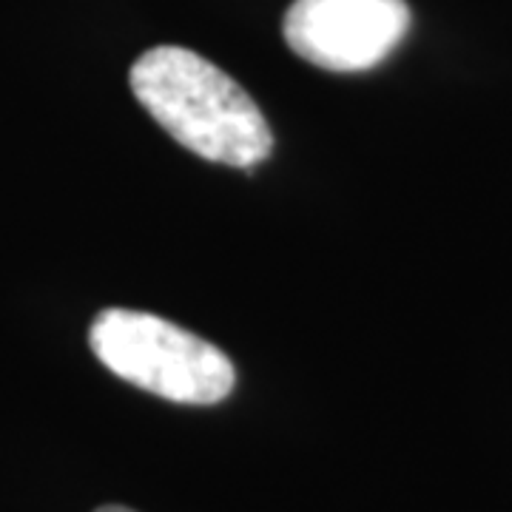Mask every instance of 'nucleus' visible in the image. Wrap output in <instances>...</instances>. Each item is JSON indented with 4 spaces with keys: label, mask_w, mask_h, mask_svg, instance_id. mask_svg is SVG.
<instances>
[{
    "label": "nucleus",
    "mask_w": 512,
    "mask_h": 512,
    "mask_svg": "<svg viewBox=\"0 0 512 512\" xmlns=\"http://www.w3.org/2000/svg\"><path fill=\"white\" fill-rule=\"evenodd\" d=\"M131 92L165 134L202 160L254 168L274 148L254 97L191 49L157 46L140 55Z\"/></svg>",
    "instance_id": "nucleus-1"
},
{
    "label": "nucleus",
    "mask_w": 512,
    "mask_h": 512,
    "mask_svg": "<svg viewBox=\"0 0 512 512\" xmlns=\"http://www.w3.org/2000/svg\"><path fill=\"white\" fill-rule=\"evenodd\" d=\"M94 356L114 376L177 404H217L237 382L231 359L154 313L109 308L89 330Z\"/></svg>",
    "instance_id": "nucleus-2"
},
{
    "label": "nucleus",
    "mask_w": 512,
    "mask_h": 512,
    "mask_svg": "<svg viewBox=\"0 0 512 512\" xmlns=\"http://www.w3.org/2000/svg\"><path fill=\"white\" fill-rule=\"evenodd\" d=\"M285 40L296 55L328 72L379 66L410 29L404 0H293Z\"/></svg>",
    "instance_id": "nucleus-3"
},
{
    "label": "nucleus",
    "mask_w": 512,
    "mask_h": 512,
    "mask_svg": "<svg viewBox=\"0 0 512 512\" xmlns=\"http://www.w3.org/2000/svg\"><path fill=\"white\" fill-rule=\"evenodd\" d=\"M97 512H134V510H128V507H117V504H111V507H100Z\"/></svg>",
    "instance_id": "nucleus-4"
}]
</instances>
